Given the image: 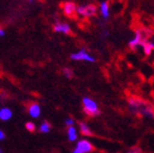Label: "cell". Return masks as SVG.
Wrapping results in <instances>:
<instances>
[{"instance_id": "6da1fadb", "label": "cell", "mask_w": 154, "mask_h": 153, "mask_svg": "<svg viewBox=\"0 0 154 153\" xmlns=\"http://www.w3.org/2000/svg\"><path fill=\"white\" fill-rule=\"evenodd\" d=\"M128 108L130 112L138 117L146 118H154V106L138 97H132L128 100Z\"/></svg>"}, {"instance_id": "7a4b0ae2", "label": "cell", "mask_w": 154, "mask_h": 153, "mask_svg": "<svg viewBox=\"0 0 154 153\" xmlns=\"http://www.w3.org/2000/svg\"><path fill=\"white\" fill-rule=\"evenodd\" d=\"M152 34V31L149 28H138L135 30L134 37L129 41V47L134 51L137 50L146 41L150 39Z\"/></svg>"}, {"instance_id": "3957f363", "label": "cell", "mask_w": 154, "mask_h": 153, "mask_svg": "<svg viewBox=\"0 0 154 153\" xmlns=\"http://www.w3.org/2000/svg\"><path fill=\"white\" fill-rule=\"evenodd\" d=\"M83 107H84V112L86 113L89 117H96L101 114V111L99 109V106L97 103L92 100L89 97H84L83 100Z\"/></svg>"}, {"instance_id": "277c9868", "label": "cell", "mask_w": 154, "mask_h": 153, "mask_svg": "<svg viewBox=\"0 0 154 153\" xmlns=\"http://www.w3.org/2000/svg\"><path fill=\"white\" fill-rule=\"evenodd\" d=\"M98 11V8L94 4H87V5H80L76 7L75 12L79 15V16L84 17H91L95 16Z\"/></svg>"}, {"instance_id": "5b68a950", "label": "cell", "mask_w": 154, "mask_h": 153, "mask_svg": "<svg viewBox=\"0 0 154 153\" xmlns=\"http://www.w3.org/2000/svg\"><path fill=\"white\" fill-rule=\"evenodd\" d=\"M71 59L75 60V61H87V62H89V63H93L96 61L95 57L89 55L85 48H82L79 51L72 54Z\"/></svg>"}, {"instance_id": "8992f818", "label": "cell", "mask_w": 154, "mask_h": 153, "mask_svg": "<svg viewBox=\"0 0 154 153\" xmlns=\"http://www.w3.org/2000/svg\"><path fill=\"white\" fill-rule=\"evenodd\" d=\"M75 149L80 153H89L93 150V146H92V144L89 141L83 139L77 142Z\"/></svg>"}, {"instance_id": "52a82bcc", "label": "cell", "mask_w": 154, "mask_h": 153, "mask_svg": "<svg viewBox=\"0 0 154 153\" xmlns=\"http://www.w3.org/2000/svg\"><path fill=\"white\" fill-rule=\"evenodd\" d=\"M54 31L57 32V33H63V34H71L72 32V29L71 26L67 23H62V22H59L57 21L54 25Z\"/></svg>"}, {"instance_id": "ba28073f", "label": "cell", "mask_w": 154, "mask_h": 153, "mask_svg": "<svg viewBox=\"0 0 154 153\" xmlns=\"http://www.w3.org/2000/svg\"><path fill=\"white\" fill-rule=\"evenodd\" d=\"M99 9H100V13H101V17L104 21H107L110 18V9H109V2L108 1H106V0L102 1L101 3H100Z\"/></svg>"}, {"instance_id": "9c48e42d", "label": "cell", "mask_w": 154, "mask_h": 153, "mask_svg": "<svg viewBox=\"0 0 154 153\" xmlns=\"http://www.w3.org/2000/svg\"><path fill=\"white\" fill-rule=\"evenodd\" d=\"M28 114L29 116L33 118H38V117L41 116V113H42V109H41V106L38 103H33L28 106Z\"/></svg>"}, {"instance_id": "30bf717a", "label": "cell", "mask_w": 154, "mask_h": 153, "mask_svg": "<svg viewBox=\"0 0 154 153\" xmlns=\"http://www.w3.org/2000/svg\"><path fill=\"white\" fill-rule=\"evenodd\" d=\"M76 5L73 3V2H65L63 5H62V10L65 13V15L67 16H72V15L75 13V11H76Z\"/></svg>"}, {"instance_id": "8fae6325", "label": "cell", "mask_w": 154, "mask_h": 153, "mask_svg": "<svg viewBox=\"0 0 154 153\" xmlns=\"http://www.w3.org/2000/svg\"><path fill=\"white\" fill-rule=\"evenodd\" d=\"M141 48L145 54V56H150L152 52L154 51V41H151L150 39L148 40V41H146L142 45H141Z\"/></svg>"}, {"instance_id": "7c38bea8", "label": "cell", "mask_w": 154, "mask_h": 153, "mask_svg": "<svg viewBox=\"0 0 154 153\" xmlns=\"http://www.w3.org/2000/svg\"><path fill=\"white\" fill-rule=\"evenodd\" d=\"M12 118V111L9 107H3L0 109V119L2 121H8Z\"/></svg>"}, {"instance_id": "4fadbf2b", "label": "cell", "mask_w": 154, "mask_h": 153, "mask_svg": "<svg viewBox=\"0 0 154 153\" xmlns=\"http://www.w3.org/2000/svg\"><path fill=\"white\" fill-rule=\"evenodd\" d=\"M79 130H80V133L85 136L93 135V133H92L91 129L88 127V125L87 123H85V122H80L79 123Z\"/></svg>"}, {"instance_id": "5bb4252c", "label": "cell", "mask_w": 154, "mask_h": 153, "mask_svg": "<svg viewBox=\"0 0 154 153\" xmlns=\"http://www.w3.org/2000/svg\"><path fill=\"white\" fill-rule=\"evenodd\" d=\"M67 134H68V139L71 142H74L77 139V131L75 127L72 126V127H68L67 130Z\"/></svg>"}, {"instance_id": "9a60e30c", "label": "cell", "mask_w": 154, "mask_h": 153, "mask_svg": "<svg viewBox=\"0 0 154 153\" xmlns=\"http://www.w3.org/2000/svg\"><path fill=\"white\" fill-rule=\"evenodd\" d=\"M51 128L52 126L48 121H43L40 126V132L42 133H48L51 131Z\"/></svg>"}, {"instance_id": "2e32d148", "label": "cell", "mask_w": 154, "mask_h": 153, "mask_svg": "<svg viewBox=\"0 0 154 153\" xmlns=\"http://www.w3.org/2000/svg\"><path fill=\"white\" fill-rule=\"evenodd\" d=\"M62 72H63L65 77L68 78V79H72L73 77V72H72V69H70V68H64Z\"/></svg>"}, {"instance_id": "e0dca14e", "label": "cell", "mask_w": 154, "mask_h": 153, "mask_svg": "<svg viewBox=\"0 0 154 153\" xmlns=\"http://www.w3.org/2000/svg\"><path fill=\"white\" fill-rule=\"evenodd\" d=\"M26 129L27 130L28 132L33 133V132H35V130H36V126H35V124L33 123V122L28 121L26 123Z\"/></svg>"}, {"instance_id": "ac0fdd59", "label": "cell", "mask_w": 154, "mask_h": 153, "mask_svg": "<svg viewBox=\"0 0 154 153\" xmlns=\"http://www.w3.org/2000/svg\"><path fill=\"white\" fill-rule=\"evenodd\" d=\"M74 123H75V122H74L73 118H68L65 119V125L67 127H72V126L74 125Z\"/></svg>"}, {"instance_id": "d6986e66", "label": "cell", "mask_w": 154, "mask_h": 153, "mask_svg": "<svg viewBox=\"0 0 154 153\" xmlns=\"http://www.w3.org/2000/svg\"><path fill=\"white\" fill-rule=\"evenodd\" d=\"M127 153H142V150H141L140 148L134 147V148H132L130 150H128Z\"/></svg>"}, {"instance_id": "ffe728a7", "label": "cell", "mask_w": 154, "mask_h": 153, "mask_svg": "<svg viewBox=\"0 0 154 153\" xmlns=\"http://www.w3.org/2000/svg\"><path fill=\"white\" fill-rule=\"evenodd\" d=\"M6 138V134L5 133L2 131V130H0V141H2Z\"/></svg>"}, {"instance_id": "44dd1931", "label": "cell", "mask_w": 154, "mask_h": 153, "mask_svg": "<svg viewBox=\"0 0 154 153\" xmlns=\"http://www.w3.org/2000/svg\"><path fill=\"white\" fill-rule=\"evenodd\" d=\"M6 35V32H5V30L0 26V37H4Z\"/></svg>"}, {"instance_id": "7402d4cb", "label": "cell", "mask_w": 154, "mask_h": 153, "mask_svg": "<svg viewBox=\"0 0 154 153\" xmlns=\"http://www.w3.org/2000/svg\"><path fill=\"white\" fill-rule=\"evenodd\" d=\"M102 36H103V38H105V37H108V36H109V32L107 31V30H104V31L103 32V34H102Z\"/></svg>"}, {"instance_id": "603a6c76", "label": "cell", "mask_w": 154, "mask_h": 153, "mask_svg": "<svg viewBox=\"0 0 154 153\" xmlns=\"http://www.w3.org/2000/svg\"><path fill=\"white\" fill-rule=\"evenodd\" d=\"M36 1V0H28V2L29 3H33V2H35Z\"/></svg>"}, {"instance_id": "cb8c5ba5", "label": "cell", "mask_w": 154, "mask_h": 153, "mask_svg": "<svg viewBox=\"0 0 154 153\" xmlns=\"http://www.w3.org/2000/svg\"><path fill=\"white\" fill-rule=\"evenodd\" d=\"M72 153H80V152H79V151H77L76 149H74V150L72 151Z\"/></svg>"}, {"instance_id": "d4e9b609", "label": "cell", "mask_w": 154, "mask_h": 153, "mask_svg": "<svg viewBox=\"0 0 154 153\" xmlns=\"http://www.w3.org/2000/svg\"><path fill=\"white\" fill-rule=\"evenodd\" d=\"M0 153H3V149L1 148H0Z\"/></svg>"}]
</instances>
